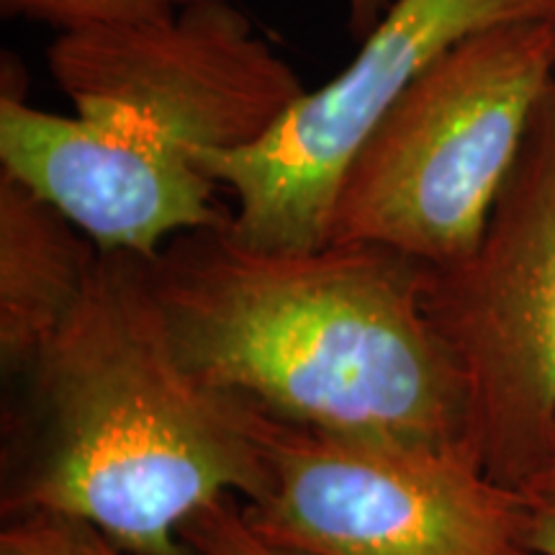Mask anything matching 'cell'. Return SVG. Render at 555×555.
<instances>
[{
	"label": "cell",
	"mask_w": 555,
	"mask_h": 555,
	"mask_svg": "<svg viewBox=\"0 0 555 555\" xmlns=\"http://www.w3.org/2000/svg\"><path fill=\"white\" fill-rule=\"evenodd\" d=\"M553 69L555 18L494 26L440 54L347 163L330 242L422 266L474 253Z\"/></svg>",
	"instance_id": "obj_3"
},
{
	"label": "cell",
	"mask_w": 555,
	"mask_h": 555,
	"mask_svg": "<svg viewBox=\"0 0 555 555\" xmlns=\"http://www.w3.org/2000/svg\"><path fill=\"white\" fill-rule=\"evenodd\" d=\"M0 555H134L82 519L29 512L13 515L0 535Z\"/></svg>",
	"instance_id": "obj_11"
},
{
	"label": "cell",
	"mask_w": 555,
	"mask_h": 555,
	"mask_svg": "<svg viewBox=\"0 0 555 555\" xmlns=\"http://www.w3.org/2000/svg\"><path fill=\"white\" fill-rule=\"evenodd\" d=\"M47 67L78 116L127 108L196 155L253 147L309 93L232 0L60 34Z\"/></svg>",
	"instance_id": "obj_7"
},
{
	"label": "cell",
	"mask_w": 555,
	"mask_h": 555,
	"mask_svg": "<svg viewBox=\"0 0 555 555\" xmlns=\"http://www.w3.org/2000/svg\"><path fill=\"white\" fill-rule=\"evenodd\" d=\"M425 311L461 371L486 474L525 491L555 429V86L476 249L425 266Z\"/></svg>",
	"instance_id": "obj_4"
},
{
	"label": "cell",
	"mask_w": 555,
	"mask_h": 555,
	"mask_svg": "<svg viewBox=\"0 0 555 555\" xmlns=\"http://www.w3.org/2000/svg\"><path fill=\"white\" fill-rule=\"evenodd\" d=\"M249 427L268 489L242 512L270 543L301 555H538L530 496L486 474L474 448L345 440L255 406Z\"/></svg>",
	"instance_id": "obj_5"
},
{
	"label": "cell",
	"mask_w": 555,
	"mask_h": 555,
	"mask_svg": "<svg viewBox=\"0 0 555 555\" xmlns=\"http://www.w3.org/2000/svg\"><path fill=\"white\" fill-rule=\"evenodd\" d=\"M201 3L214 0H0V11L67 34L163 21Z\"/></svg>",
	"instance_id": "obj_10"
},
{
	"label": "cell",
	"mask_w": 555,
	"mask_h": 555,
	"mask_svg": "<svg viewBox=\"0 0 555 555\" xmlns=\"http://www.w3.org/2000/svg\"><path fill=\"white\" fill-rule=\"evenodd\" d=\"M183 543L198 555H301L262 538L232 499H221L198 512L183 527Z\"/></svg>",
	"instance_id": "obj_12"
},
{
	"label": "cell",
	"mask_w": 555,
	"mask_h": 555,
	"mask_svg": "<svg viewBox=\"0 0 555 555\" xmlns=\"http://www.w3.org/2000/svg\"><path fill=\"white\" fill-rule=\"evenodd\" d=\"M0 170L31 191L101 253L155 260L180 234L229 227L217 180L198 155L127 108L60 116L34 108L3 75Z\"/></svg>",
	"instance_id": "obj_8"
},
{
	"label": "cell",
	"mask_w": 555,
	"mask_h": 555,
	"mask_svg": "<svg viewBox=\"0 0 555 555\" xmlns=\"http://www.w3.org/2000/svg\"><path fill=\"white\" fill-rule=\"evenodd\" d=\"M525 494L535 502H555V429L551 437V446L540 463L538 474L530 478V483L525 486Z\"/></svg>",
	"instance_id": "obj_15"
},
{
	"label": "cell",
	"mask_w": 555,
	"mask_h": 555,
	"mask_svg": "<svg viewBox=\"0 0 555 555\" xmlns=\"http://www.w3.org/2000/svg\"><path fill=\"white\" fill-rule=\"evenodd\" d=\"M543 18H555V0H391L350 65L301 95L266 139L198 152L206 176L237 201L227 232L266 253L330 245L347 163L404 90L463 39Z\"/></svg>",
	"instance_id": "obj_6"
},
{
	"label": "cell",
	"mask_w": 555,
	"mask_h": 555,
	"mask_svg": "<svg viewBox=\"0 0 555 555\" xmlns=\"http://www.w3.org/2000/svg\"><path fill=\"white\" fill-rule=\"evenodd\" d=\"M388 5H391V0H347V9H350L347 24H350V31L358 39H363L386 16Z\"/></svg>",
	"instance_id": "obj_14"
},
{
	"label": "cell",
	"mask_w": 555,
	"mask_h": 555,
	"mask_svg": "<svg viewBox=\"0 0 555 555\" xmlns=\"http://www.w3.org/2000/svg\"><path fill=\"white\" fill-rule=\"evenodd\" d=\"M147 273L178 358L214 391L345 440L474 448L422 262L367 242L266 253L217 227L168 242Z\"/></svg>",
	"instance_id": "obj_1"
},
{
	"label": "cell",
	"mask_w": 555,
	"mask_h": 555,
	"mask_svg": "<svg viewBox=\"0 0 555 555\" xmlns=\"http://www.w3.org/2000/svg\"><path fill=\"white\" fill-rule=\"evenodd\" d=\"M532 502L530 545L538 555H555V502Z\"/></svg>",
	"instance_id": "obj_13"
},
{
	"label": "cell",
	"mask_w": 555,
	"mask_h": 555,
	"mask_svg": "<svg viewBox=\"0 0 555 555\" xmlns=\"http://www.w3.org/2000/svg\"><path fill=\"white\" fill-rule=\"evenodd\" d=\"M37 446L5 512L82 519L134 555H189L183 527L268 489L245 401L178 358L147 260L101 253L60 335L24 373Z\"/></svg>",
	"instance_id": "obj_2"
},
{
	"label": "cell",
	"mask_w": 555,
	"mask_h": 555,
	"mask_svg": "<svg viewBox=\"0 0 555 555\" xmlns=\"http://www.w3.org/2000/svg\"><path fill=\"white\" fill-rule=\"evenodd\" d=\"M553 86H555V69H553Z\"/></svg>",
	"instance_id": "obj_16"
},
{
	"label": "cell",
	"mask_w": 555,
	"mask_h": 555,
	"mask_svg": "<svg viewBox=\"0 0 555 555\" xmlns=\"http://www.w3.org/2000/svg\"><path fill=\"white\" fill-rule=\"evenodd\" d=\"M101 249L24 180L0 170V360L21 376L86 296Z\"/></svg>",
	"instance_id": "obj_9"
}]
</instances>
